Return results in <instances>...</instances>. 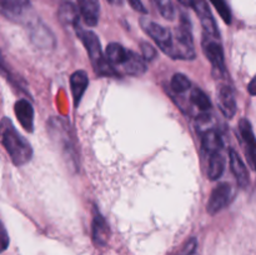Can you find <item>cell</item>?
I'll list each match as a JSON object with an SVG mask.
<instances>
[{
	"label": "cell",
	"instance_id": "obj_21",
	"mask_svg": "<svg viewBox=\"0 0 256 255\" xmlns=\"http://www.w3.org/2000/svg\"><path fill=\"white\" fill-rule=\"evenodd\" d=\"M128 52H129V50L125 49L119 42H112V44L108 45L106 50H105V58L115 68L119 66L125 62Z\"/></svg>",
	"mask_w": 256,
	"mask_h": 255
},
{
	"label": "cell",
	"instance_id": "obj_31",
	"mask_svg": "<svg viewBox=\"0 0 256 255\" xmlns=\"http://www.w3.org/2000/svg\"><path fill=\"white\" fill-rule=\"evenodd\" d=\"M2 250H5L8 248V244H9V238H8V234H6V230H5V228L2 226Z\"/></svg>",
	"mask_w": 256,
	"mask_h": 255
},
{
	"label": "cell",
	"instance_id": "obj_7",
	"mask_svg": "<svg viewBox=\"0 0 256 255\" xmlns=\"http://www.w3.org/2000/svg\"><path fill=\"white\" fill-rule=\"evenodd\" d=\"M192 8H194L195 12L199 16L200 22H202L204 35L215 38V39H220V32L218 30L216 22H215V19L212 18V14L210 12L209 5L206 4V2L205 0H194Z\"/></svg>",
	"mask_w": 256,
	"mask_h": 255
},
{
	"label": "cell",
	"instance_id": "obj_33",
	"mask_svg": "<svg viewBox=\"0 0 256 255\" xmlns=\"http://www.w3.org/2000/svg\"><path fill=\"white\" fill-rule=\"evenodd\" d=\"M110 4H114V5H120L122 4V0H108Z\"/></svg>",
	"mask_w": 256,
	"mask_h": 255
},
{
	"label": "cell",
	"instance_id": "obj_14",
	"mask_svg": "<svg viewBox=\"0 0 256 255\" xmlns=\"http://www.w3.org/2000/svg\"><path fill=\"white\" fill-rule=\"evenodd\" d=\"M229 158L232 172L234 174L235 179H236L238 185L242 188V189H246L248 185H249V172H248L244 162H242V158L239 156V154L234 149L229 150Z\"/></svg>",
	"mask_w": 256,
	"mask_h": 255
},
{
	"label": "cell",
	"instance_id": "obj_18",
	"mask_svg": "<svg viewBox=\"0 0 256 255\" xmlns=\"http://www.w3.org/2000/svg\"><path fill=\"white\" fill-rule=\"evenodd\" d=\"M219 106L222 114L232 119L236 114V100L232 88L222 86L219 92Z\"/></svg>",
	"mask_w": 256,
	"mask_h": 255
},
{
	"label": "cell",
	"instance_id": "obj_19",
	"mask_svg": "<svg viewBox=\"0 0 256 255\" xmlns=\"http://www.w3.org/2000/svg\"><path fill=\"white\" fill-rule=\"evenodd\" d=\"M122 72H124L125 74L135 75V76L142 75L146 72L145 59L142 56H140L139 54H136L135 52H128L126 59H125V62L122 64Z\"/></svg>",
	"mask_w": 256,
	"mask_h": 255
},
{
	"label": "cell",
	"instance_id": "obj_24",
	"mask_svg": "<svg viewBox=\"0 0 256 255\" xmlns=\"http://www.w3.org/2000/svg\"><path fill=\"white\" fill-rule=\"evenodd\" d=\"M170 85H172V89L174 90L175 92H186L192 89V82L189 80V78L184 74H175L174 76L172 78V82H170Z\"/></svg>",
	"mask_w": 256,
	"mask_h": 255
},
{
	"label": "cell",
	"instance_id": "obj_15",
	"mask_svg": "<svg viewBox=\"0 0 256 255\" xmlns=\"http://www.w3.org/2000/svg\"><path fill=\"white\" fill-rule=\"evenodd\" d=\"M78 4L85 24L88 26H95L100 16L99 0H78Z\"/></svg>",
	"mask_w": 256,
	"mask_h": 255
},
{
	"label": "cell",
	"instance_id": "obj_12",
	"mask_svg": "<svg viewBox=\"0 0 256 255\" xmlns=\"http://www.w3.org/2000/svg\"><path fill=\"white\" fill-rule=\"evenodd\" d=\"M14 112L24 130L32 132L34 130V109H32V104L25 99L18 100L15 102Z\"/></svg>",
	"mask_w": 256,
	"mask_h": 255
},
{
	"label": "cell",
	"instance_id": "obj_27",
	"mask_svg": "<svg viewBox=\"0 0 256 255\" xmlns=\"http://www.w3.org/2000/svg\"><path fill=\"white\" fill-rule=\"evenodd\" d=\"M212 118L210 116L209 112H202V114H200L199 116L196 118L195 126H196L198 132H202V135L206 132H209V130H212Z\"/></svg>",
	"mask_w": 256,
	"mask_h": 255
},
{
	"label": "cell",
	"instance_id": "obj_2",
	"mask_svg": "<svg viewBox=\"0 0 256 255\" xmlns=\"http://www.w3.org/2000/svg\"><path fill=\"white\" fill-rule=\"evenodd\" d=\"M78 36L82 40L84 44L85 49H86L88 54H89L90 60L92 62L95 72L98 75H106V76H112V75H118L115 68L110 64L104 56L102 52V45H100V40L95 32H90V30L82 29V26H78L75 29Z\"/></svg>",
	"mask_w": 256,
	"mask_h": 255
},
{
	"label": "cell",
	"instance_id": "obj_8",
	"mask_svg": "<svg viewBox=\"0 0 256 255\" xmlns=\"http://www.w3.org/2000/svg\"><path fill=\"white\" fill-rule=\"evenodd\" d=\"M232 185L228 182H222L212 190L210 199L208 202V212L212 215L218 214L230 202L232 199Z\"/></svg>",
	"mask_w": 256,
	"mask_h": 255
},
{
	"label": "cell",
	"instance_id": "obj_20",
	"mask_svg": "<svg viewBox=\"0 0 256 255\" xmlns=\"http://www.w3.org/2000/svg\"><path fill=\"white\" fill-rule=\"evenodd\" d=\"M202 146L204 152L209 154V156L212 154H215V152H220V150L222 149V139L218 130H209L205 134H202Z\"/></svg>",
	"mask_w": 256,
	"mask_h": 255
},
{
	"label": "cell",
	"instance_id": "obj_9",
	"mask_svg": "<svg viewBox=\"0 0 256 255\" xmlns=\"http://www.w3.org/2000/svg\"><path fill=\"white\" fill-rule=\"evenodd\" d=\"M142 26L152 38V40L159 45V48L162 52H165L172 45L174 36H172V32L168 28L146 19L142 20Z\"/></svg>",
	"mask_w": 256,
	"mask_h": 255
},
{
	"label": "cell",
	"instance_id": "obj_25",
	"mask_svg": "<svg viewBox=\"0 0 256 255\" xmlns=\"http://www.w3.org/2000/svg\"><path fill=\"white\" fill-rule=\"evenodd\" d=\"M216 12H219L222 19L224 20L225 24H232V10L225 0H210Z\"/></svg>",
	"mask_w": 256,
	"mask_h": 255
},
{
	"label": "cell",
	"instance_id": "obj_6",
	"mask_svg": "<svg viewBox=\"0 0 256 255\" xmlns=\"http://www.w3.org/2000/svg\"><path fill=\"white\" fill-rule=\"evenodd\" d=\"M29 36L40 49H52L55 46V36L52 30L42 22H32L29 24Z\"/></svg>",
	"mask_w": 256,
	"mask_h": 255
},
{
	"label": "cell",
	"instance_id": "obj_4",
	"mask_svg": "<svg viewBox=\"0 0 256 255\" xmlns=\"http://www.w3.org/2000/svg\"><path fill=\"white\" fill-rule=\"evenodd\" d=\"M48 132L56 146L62 150V156L66 159L68 164L72 168H76V152L70 136L69 125L62 118H52L48 122Z\"/></svg>",
	"mask_w": 256,
	"mask_h": 255
},
{
	"label": "cell",
	"instance_id": "obj_29",
	"mask_svg": "<svg viewBox=\"0 0 256 255\" xmlns=\"http://www.w3.org/2000/svg\"><path fill=\"white\" fill-rule=\"evenodd\" d=\"M130 4V6L134 10H136V12H142V14H146L148 10L144 6V4L142 2V0H128Z\"/></svg>",
	"mask_w": 256,
	"mask_h": 255
},
{
	"label": "cell",
	"instance_id": "obj_26",
	"mask_svg": "<svg viewBox=\"0 0 256 255\" xmlns=\"http://www.w3.org/2000/svg\"><path fill=\"white\" fill-rule=\"evenodd\" d=\"M160 14L168 20H172L175 16V8L172 0H155Z\"/></svg>",
	"mask_w": 256,
	"mask_h": 255
},
{
	"label": "cell",
	"instance_id": "obj_5",
	"mask_svg": "<svg viewBox=\"0 0 256 255\" xmlns=\"http://www.w3.org/2000/svg\"><path fill=\"white\" fill-rule=\"evenodd\" d=\"M202 50H204V54L206 55L208 60L212 62L214 70H216L220 75L225 74L226 69H225L224 52H222L219 39L204 35V38H202Z\"/></svg>",
	"mask_w": 256,
	"mask_h": 255
},
{
	"label": "cell",
	"instance_id": "obj_22",
	"mask_svg": "<svg viewBox=\"0 0 256 255\" xmlns=\"http://www.w3.org/2000/svg\"><path fill=\"white\" fill-rule=\"evenodd\" d=\"M225 169V158L222 152H215L209 158V168H208V176L210 180H218L222 175Z\"/></svg>",
	"mask_w": 256,
	"mask_h": 255
},
{
	"label": "cell",
	"instance_id": "obj_3",
	"mask_svg": "<svg viewBox=\"0 0 256 255\" xmlns=\"http://www.w3.org/2000/svg\"><path fill=\"white\" fill-rule=\"evenodd\" d=\"M164 52L172 59L192 60L195 58L196 54H195L194 42H192V24L186 15L182 16L179 28L175 32L174 40Z\"/></svg>",
	"mask_w": 256,
	"mask_h": 255
},
{
	"label": "cell",
	"instance_id": "obj_23",
	"mask_svg": "<svg viewBox=\"0 0 256 255\" xmlns=\"http://www.w3.org/2000/svg\"><path fill=\"white\" fill-rule=\"evenodd\" d=\"M190 100H192V104L196 108H199L202 112H208L212 109V102L208 98V95L205 94L202 90L194 88L192 89V94H190Z\"/></svg>",
	"mask_w": 256,
	"mask_h": 255
},
{
	"label": "cell",
	"instance_id": "obj_16",
	"mask_svg": "<svg viewBox=\"0 0 256 255\" xmlns=\"http://www.w3.org/2000/svg\"><path fill=\"white\" fill-rule=\"evenodd\" d=\"M88 84H89V78H88L86 72L84 70H78L72 72L70 76V88H72V99H74V105L78 106L86 90Z\"/></svg>",
	"mask_w": 256,
	"mask_h": 255
},
{
	"label": "cell",
	"instance_id": "obj_1",
	"mask_svg": "<svg viewBox=\"0 0 256 255\" xmlns=\"http://www.w3.org/2000/svg\"><path fill=\"white\" fill-rule=\"evenodd\" d=\"M2 142L9 154L12 164L16 166H22L32 160V146L26 139L18 132L8 118H4L2 122Z\"/></svg>",
	"mask_w": 256,
	"mask_h": 255
},
{
	"label": "cell",
	"instance_id": "obj_10",
	"mask_svg": "<svg viewBox=\"0 0 256 255\" xmlns=\"http://www.w3.org/2000/svg\"><path fill=\"white\" fill-rule=\"evenodd\" d=\"M0 5L2 15L18 22H22L28 16L32 8L29 0H0Z\"/></svg>",
	"mask_w": 256,
	"mask_h": 255
},
{
	"label": "cell",
	"instance_id": "obj_17",
	"mask_svg": "<svg viewBox=\"0 0 256 255\" xmlns=\"http://www.w3.org/2000/svg\"><path fill=\"white\" fill-rule=\"evenodd\" d=\"M59 20L65 26L76 29L79 26L80 12L72 2H64L59 8Z\"/></svg>",
	"mask_w": 256,
	"mask_h": 255
},
{
	"label": "cell",
	"instance_id": "obj_28",
	"mask_svg": "<svg viewBox=\"0 0 256 255\" xmlns=\"http://www.w3.org/2000/svg\"><path fill=\"white\" fill-rule=\"evenodd\" d=\"M158 52L152 44L149 42H142V56L144 58L146 62H152L156 58Z\"/></svg>",
	"mask_w": 256,
	"mask_h": 255
},
{
	"label": "cell",
	"instance_id": "obj_30",
	"mask_svg": "<svg viewBox=\"0 0 256 255\" xmlns=\"http://www.w3.org/2000/svg\"><path fill=\"white\" fill-rule=\"evenodd\" d=\"M248 90H249L250 94L254 95V96H256V76L252 78V82H249V86H248Z\"/></svg>",
	"mask_w": 256,
	"mask_h": 255
},
{
	"label": "cell",
	"instance_id": "obj_32",
	"mask_svg": "<svg viewBox=\"0 0 256 255\" xmlns=\"http://www.w3.org/2000/svg\"><path fill=\"white\" fill-rule=\"evenodd\" d=\"M178 2H180V4H182L184 6H192L194 5V0H178Z\"/></svg>",
	"mask_w": 256,
	"mask_h": 255
},
{
	"label": "cell",
	"instance_id": "obj_11",
	"mask_svg": "<svg viewBox=\"0 0 256 255\" xmlns=\"http://www.w3.org/2000/svg\"><path fill=\"white\" fill-rule=\"evenodd\" d=\"M239 132L245 144V150H246L249 160L256 170V138L252 132V124L246 119H242L239 122Z\"/></svg>",
	"mask_w": 256,
	"mask_h": 255
},
{
	"label": "cell",
	"instance_id": "obj_13",
	"mask_svg": "<svg viewBox=\"0 0 256 255\" xmlns=\"http://www.w3.org/2000/svg\"><path fill=\"white\" fill-rule=\"evenodd\" d=\"M92 242L98 246H104L108 244V240L110 238V229L108 222H105L104 216L100 212H95L94 218H92Z\"/></svg>",
	"mask_w": 256,
	"mask_h": 255
}]
</instances>
